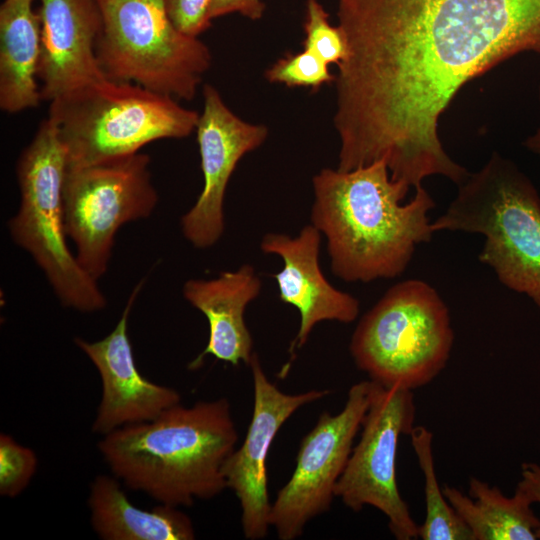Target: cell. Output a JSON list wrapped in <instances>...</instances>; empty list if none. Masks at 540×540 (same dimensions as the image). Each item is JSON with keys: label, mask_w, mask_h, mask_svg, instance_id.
Masks as SVG:
<instances>
[{"label": "cell", "mask_w": 540, "mask_h": 540, "mask_svg": "<svg viewBox=\"0 0 540 540\" xmlns=\"http://www.w3.org/2000/svg\"><path fill=\"white\" fill-rule=\"evenodd\" d=\"M348 56L338 65L337 169L384 160L394 181L469 175L438 123L470 79L521 52L540 55V0H338Z\"/></svg>", "instance_id": "obj_1"}, {"label": "cell", "mask_w": 540, "mask_h": 540, "mask_svg": "<svg viewBox=\"0 0 540 540\" xmlns=\"http://www.w3.org/2000/svg\"><path fill=\"white\" fill-rule=\"evenodd\" d=\"M312 185L311 224L325 236L331 271L343 281L401 275L434 233L432 197L420 187L402 204L409 188L391 178L384 160L349 171L324 168Z\"/></svg>", "instance_id": "obj_2"}, {"label": "cell", "mask_w": 540, "mask_h": 540, "mask_svg": "<svg viewBox=\"0 0 540 540\" xmlns=\"http://www.w3.org/2000/svg\"><path fill=\"white\" fill-rule=\"evenodd\" d=\"M238 432L226 398L176 404L156 418L103 436L98 449L113 475L160 504L191 506L227 488L222 467Z\"/></svg>", "instance_id": "obj_3"}, {"label": "cell", "mask_w": 540, "mask_h": 540, "mask_svg": "<svg viewBox=\"0 0 540 540\" xmlns=\"http://www.w3.org/2000/svg\"><path fill=\"white\" fill-rule=\"evenodd\" d=\"M431 227L482 234L479 260L540 308V196L513 162L494 153Z\"/></svg>", "instance_id": "obj_4"}, {"label": "cell", "mask_w": 540, "mask_h": 540, "mask_svg": "<svg viewBox=\"0 0 540 540\" xmlns=\"http://www.w3.org/2000/svg\"><path fill=\"white\" fill-rule=\"evenodd\" d=\"M200 114L173 97L107 78L50 102L66 167L85 166L139 152L146 144L189 136Z\"/></svg>", "instance_id": "obj_5"}, {"label": "cell", "mask_w": 540, "mask_h": 540, "mask_svg": "<svg viewBox=\"0 0 540 540\" xmlns=\"http://www.w3.org/2000/svg\"><path fill=\"white\" fill-rule=\"evenodd\" d=\"M453 340L441 296L428 283L409 279L389 288L361 318L350 353L370 380L413 390L445 368Z\"/></svg>", "instance_id": "obj_6"}, {"label": "cell", "mask_w": 540, "mask_h": 540, "mask_svg": "<svg viewBox=\"0 0 540 540\" xmlns=\"http://www.w3.org/2000/svg\"><path fill=\"white\" fill-rule=\"evenodd\" d=\"M66 156L54 123L45 119L17 163L20 205L9 220L12 240L44 272L60 303L83 313L102 310L97 281L69 250L63 206Z\"/></svg>", "instance_id": "obj_7"}, {"label": "cell", "mask_w": 540, "mask_h": 540, "mask_svg": "<svg viewBox=\"0 0 540 540\" xmlns=\"http://www.w3.org/2000/svg\"><path fill=\"white\" fill-rule=\"evenodd\" d=\"M98 2L103 24L96 57L104 76L192 100L211 65V53L198 37L175 27L164 0Z\"/></svg>", "instance_id": "obj_8"}, {"label": "cell", "mask_w": 540, "mask_h": 540, "mask_svg": "<svg viewBox=\"0 0 540 540\" xmlns=\"http://www.w3.org/2000/svg\"><path fill=\"white\" fill-rule=\"evenodd\" d=\"M150 157L144 153L66 167L63 182L67 237L81 267L96 281L108 269L118 229L156 208Z\"/></svg>", "instance_id": "obj_9"}, {"label": "cell", "mask_w": 540, "mask_h": 540, "mask_svg": "<svg viewBox=\"0 0 540 540\" xmlns=\"http://www.w3.org/2000/svg\"><path fill=\"white\" fill-rule=\"evenodd\" d=\"M415 412L412 390L378 383L359 442L334 490L335 497L354 512L366 505L381 511L397 540L419 538V526L399 492L396 478L399 439L413 429Z\"/></svg>", "instance_id": "obj_10"}, {"label": "cell", "mask_w": 540, "mask_h": 540, "mask_svg": "<svg viewBox=\"0 0 540 540\" xmlns=\"http://www.w3.org/2000/svg\"><path fill=\"white\" fill-rule=\"evenodd\" d=\"M377 384L352 385L342 411L323 412L302 439L295 469L271 504L269 522L280 540L300 537L310 520L329 510Z\"/></svg>", "instance_id": "obj_11"}, {"label": "cell", "mask_w": 540, "mask_h": 540, "mask_svg": "<svg viewBox=\"0 0 540 540\" xmlns=\"http://www.w3.org/2000/svg\"><path fill=\"white\" fill-rule=\"evenodd\" d=\"M204 185L195 204L181 217V230L192 246L206 249L222 237L224 197L229 180L244 155L268 136L262 124L234 114L212 85L203 87V111L196 126Z\"/></svg>", "instance_id": "obj_12"}, {"label": "cell", "mask_w": 540, "mask_h": 540, "mask_svg": "<svg viewBox=\"0 0 540 540\" xmlns=\"http://www.w3.org/2000/svg\"><path fill=\"white\" fill-rule=\"evenodd\" d=\"M254 387V406L246 437L222 467L227 488L233 490L242 510L245 538L262 539L270 527L266 458L282 425L302 406L325 397L328 390L298 394L282 392L266 376L258 356L249 363Z\"/></svg>", "instance_id": "obj_13"}, {"label": "cell", "mask_w": 540, "mask_h": 540, "mask_svg": "<svg viewBox=\"0 0 540 540\" xmlns=\"http://www.w3.org/2000/svg\"><path fill=\"white\" fill-rule=\"evenodd\" d=\"M144 280L133 289L115 328L103 339L75 338L76 346L96 367L102 395L92 431L102 436L124 426L150 421L179 404L173 388L153 383L138 370L128 336V317Z\"/></svg>", "instance_id": "obj_14"}, {"label": "cell", "mask_w": 540, "mask_h": 540, "mask_svg": "<svg viewBox=\"0 0 540 540\" xmlns=\"http://www.w3.org/2000/svg\"><path fill=\"white\" fill-rule=\"evenodd\" d=\"M321 232L312 224L305 225L297 236L267 233L260 242L265 254L278 255L283 268L273 275L279 298L294 306L300 314V324L289 352L307 342L313 328L322 321L351 323L360 310L358 299L335 288L324 276L320 263Z\"/></svg>", "instance_id": "obj_15"}, {"label": "cell", "mask_w": 540, "mask_h": 540, "mask_svg": "<svg viewBox=\"0 0 540 540\" xmlns=\"http://www.w3.org/2000/svg\"><path fill=\"white\" fill-rule=\"evenodd\" d=\"M41 58L38 79L44 101L106 78L97 57L102 30L98 0H39Z\"/></svg>", "instance_id": "obj_16"}, {"label": "cell", "mask_w": 540, "mask_h": 540, "mask_svg": "<svg viewBox=\"0 0 540 540\" xmlns=\"http://www.w3.org/2000/svg\"><path fill=\"white\" fill-rule=\"evenodd\" d=\"M261 288V279L250 264L221 272L213 279L185 282L184 298L205 315L209 324L207 345L189 364L190 369L199 368L207 355L234 366L240 362L250 363L254 354L253 339L244 314Z\"/></svg>", "instance_id": "obj_17"}, {"label": "cell", "mask_w": 540, "mask_h": 540, "mask_svg": "<svg viewBox=\"0 0 540 540\" xmlns=\"http://www.w3.org/2000/svg\"><path fill=\"white\" fill-rule=\"evenodd\" d=\"M33 0H4L0 6V108L18 113L42 101L37 84L41 21Z\"/></svg>", "instance_id": "obj_18"}, {"label": "cell", "mask_w": 540, "mask_h": 540, "mask_svg": "<svg viewBox=\"0 0 540 540\" xmlns=\"http://www.w3.org/2000/svg\"><path fill=\"white\" fill-rule=\"evenodd\" d=\"M91 524L104 540H192L193 523L178 507L160 504L145 510L132 504L118 478L97 476L90 488Z\"/></svg>", "instance_id": "obj_19"}, {"label": "cell", "mask_w": 540, "mask_h": 540, "mask_svg": "<svg viewBox=\"0 0 540 540\" xmlns=\"http://www.w3.org/2000/svg\"><path fill=\"white\" fill-rule=\"evenodd\" d=\"M443 493L473 540H537L540 519L521 492L507 497L498 487L471 477L468 495L449 485Z\"/></svg>", "instance_id": "obj_20"}, {"label": "cell", "mask_w": 540, "mask_h": 540, "mask_svg": "<svg viewBox=\"0 0 540 540\" xmlns=\"http://www.w3.org/2000/svg\"><path fill=\"white\" fill-rule=\"evenodd\" d=\"M411 444L424 477L426 516L419 526L423 540H473L472 533L440 489L433 457V434L424 426H414Z\"/></svg>", "instance_id": "obj_21"}, {"label": "cell", "mask_w": 540, "mask_h": 540, "mask_svg": "<svg viewBox=\"0 0 540 540\" xmlns=\"http://www.w3.org/2000/svg\"><path fill=\"white\" fill-rule=\"evenodd\" d=\"M304 32L303 49L313 52L328 65H339L347 58L345 32L341 26L330 24L329 14L319 0H306Z\"/></svg>", "instance_id": "obj_22"}, {"label": "cell", "mask_w": 540, "mask_h": 540, "mask_svg": "<svg viewBox=\"0 0 540 540\" xmlns=\"http://www.w3.org/2000/svg\"><path fill=\"white\" fill-rule=\"evenodd\" d=\"M265 77L270 83L306 87L313 91L336 80L329 65L307 49L286 54L267 69Z\"/></svg>", "instance_id": "obj_23"}, {"label": "cell", "mask_w": 540, "mask_h": 540, "mask_svg": "<svg viewBox=\"0 0 540 540\" xmlns=\"http://www.w3.org/2000/svg\"><path fill=\"white\" fill-rule=\"evenodd\" d=\"M37 457L7 434L0 435V494L14 498L28 486L36 472Z\"/></svg>", "instance_id": "obj_24"}, {"label": "cell", "mask_w": 540, "mask_h": 540, "mask_svg": "<svg viewBox=\"0 0 540 540\" xmlns=\"http://www.w3.org/2000/svg\"><path fill=\"white\" fill-rule=\"evenodd\" d=\"M167 14L177 29L198 37L211 26L210 0H164Z\"/></svg>", "instance_id": "obj_25"}, {"label": "cell", "mask_w": 540, "mask_h": 540, "mask_svg": "<svg viewBox=\"0 0 540 540\" xmlns=\"http://www.w3.org/2000/svg\"><path fill=\"white\" fill-rule=\"evenodd\" d=\"M265 3L262 0H210L211 19L231 13H239L250 20L263 17Z\"/></svg>", "instance_id": "obj_26"}, {"label": "cell", "mask_w": 540, "mask_h": 540, "mask_svg": "<svg viewBox=\"0 0 540 540\" xmlns=\"http://www.w3.org/2000/svg\"><path fill=\"white\" fill-rule=\"evenodd\" d=\"M516 490L521 492L532 504H540V465L537 463H523L521 466V478ZM537 539H540V526L536 531Z\"/></svg>", "instance_id": "obj_27"}, {"label": "cell", "mask_w": 540, "mask_h": 540, "mask_svg": "<svg viewBox=\"0 0 540 540\" xmlns=\"http://www.w3.org/2000/svg\"><path fill=\"white\" fill-rule=\"evenodd\" d=\"M524 144L527 149L540 156V128L533 135L528 137Z\"/></svg>", "instance_id": "obj_28"}, {"label": "cell", "mask_w": 540, "mask_h": 540, "mask_svg": "<svg viewBox=\"0 0 540 540\" xmlns=\"http://www.w3.org/2000/svg\"><path fill=\"white\" fill-rule=\"evenodd\" d=\"M539 100H540V87H539Z\"/></svg>", "instance_id": "obj_29"}]
</instances>
